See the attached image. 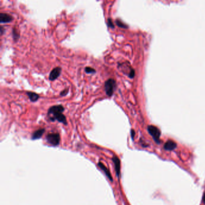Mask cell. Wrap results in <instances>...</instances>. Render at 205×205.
Here are the masks:
<instances>
[{"label":"cell","mask_w":205,"mask_h":205,"mask_svg":"<svg viewBox=\"0 0 205 205\" xmlns=\"http://www.w3.org/2000/svg\"><path fill=\"white\" fill-rule=\"evenodd\" d=\"M107 24H108V26L109 27L111 28H114V25L113 24V20L111 18H108V20H107Z\"/></svg>","instance_id":"15"},{"label":"cell","mask_w":205,"mask_h":205,"mask_svg":"<svg viewBox=\"0 0 205 205\" xmlns=\"http://www.w3.org/2000/svg\"><path fill=\"white\" fill-rule=\"evenodd\" d=\"M177 147V144L173 140H168L164 145V148L167 151H172Z\"/></svg>","instance_id":"7"},{"label":"cell","mask_w":205,"mask_h":205,"mask_svg":"<svg viewBox=\"0 0 205 205\" xmlns=\"http://www.w3.org/2000/svg\"><path fill=\"white\" fill-rule=\"evenodd\" d=\"M85 72L87 73H95L96 71H95V69H94L92 67H86L85 68Z\"/></svg>","instance_id":"14"},{"label":"cell","mask_w":205,"mask_h":205,"mask_svg":"<svg viewBox=\"0 0 205 205\" xmlns=\"http://www.w3.org/2000/svg\"><path fill=\"white\" fill-rule=\"evenodd\" d=\"M27 94L28 95L29 99L31 102H36L38 100V99L39 98V94H38L36 93H33V92H27Z\"/></svg>","instance_id":"11"},{"label":"cell","mask_w":205,"mask_h":205,"mask_svg":"<svg viewBox=\"0 0 205 205\" xmlns=\"http://www.w3.org/2000/svg\"><path fill=\"white\" fill-rule=\"evenodd\" d=\"M46 140L48 143L54 146L59 144L60 141V136L58 133H51L46 135Z\"/></svg>","instance_id":"4"},{"label":"cell","mask_w":205,"mask_h":205,"mask_svg":"<svg viewBox=\"0 0 205 205\" xmlns=\"http://www.w3.org/2000/svg\"><path fill=\"white\" fill-rule=\"evenodd\" d=\"M115 22H116V24H117V25L119 26V27H121V28H127L128 27H127V25H126L123 22H122V21H121V20H119V19H117L116 20V21H115Z\"/></svg>","instance_id":"12"},{"label":"cell","mask_w":205,"mask_h":205,"mask_svg":"<svg viewBox=\"0 0 205 205\" xmlns=\"http://www.w3.org/2000/svg\"><path fill=\"white\" fill-rule=\"evenodd\" d=\"M65 110L64 107L61 105H54L49 108L48 111V116L51 121H55L57 120L58 122L67 125L66 118L65 115L63 114Z\"/></svg>","instance_id":"1"},{"label":"cell","mask_w":205,"mask_h":205,"mask_svg":"<svg viewBox=\"0 0 205 205\" xmlns=\"http://www.w3.org/2000/svg\"><path fill=\"white\" fill-rule=\"evenodd\" d=\"M113 162L114 164L115 170L116 172V175L118 177H119L120 174V161L117 156H114L112 158Z\"/></svg>","instance_id":"6"},{"label":"cell","mask_w":205,"mask_h":205,"mask_svg":"<svg viewBox=\"0 0 205 205\" xmlns=\"http://www.w3.org/2000/svg\"><path fill=\"white\" fill-rule=\"evenodd\" d=\"M148 131L150 135L153 137L154 140L155 141L156 143H160V136H161V131L157 127L153 125H150L148 127Z\"/></svg>","instance_id":"3"},{"label":"cell","mask_w":205,"mask_h":205,"mask_svg":"<svg viewBox=\"0 0 205 205\" xmlns=\"http://www.w3.org/2000/svg\"><path fill=\"white\" fill-rule=\"evenodd\" d=\"M134 75H135V71H134V69H131V71H130V72H129V76L130 78H133V77L134 76Z\"/></svg>","instance_id":"17"},{"label":"cell","mask_w":205,"mask_h":205,"mask_svg":"<svg viewBox=\"0 0 205 205\" xmlns=\"http://www.w3.org/2000/svg\"><path fill=\"white\" fill-rule=\"evenodd\" d=\"M12 20L13 17L11 15L3 13L0 14V22L1 23H8L11 22Z\"/></svg>","instance_id":"8"},{"label":"cell","mask_w":205,"mask_h":205,"mask_svg":"<svg viewBox=\"0 0 205 205\" xmlns=\"http://www.w3.org/2000/svg\"><path fill=\"white\" fill-rule=\"evenodd\" d=\"M68 91H69V90H68V88L65 89V90H63V91L60 93V96H66V94H67V93H68Z\"/></svg>","instance_id":"16"},{"label":"cell","mask_w":205,"mask_h":205,"mask_svg":"<svg viewBox=\"0 0 205 205\" xmlns=\"http://www.w3.org/2000/svg\"><path fill=\"white\" fill-rule=\"evenodd\" d=\"M45 129H39L38 130L36 131L32 135V136H31V138H32V140H37V139H39V138H40L42 136L43 134H44L45 132Z\"/></svg>","instance_id":"10"},{"label":"cell","mask_w":205,"mask_h":205,"mask_svg":"<svg viewBox=\"0 0 205 205\" xmlns=\"http://www.w3.org/2000/svg\"><path fill=\"white\" fill-rule=\"evenodd\" d=\"M202 200H203V203L205 204V191L203 194V198H202Z\"/></svg>","instance_id":"19"},{"label":"cell","mask_w":205,"mask_h":205,"mask_svg":"<svg viewBox=\"0 0 205 205\" xmlns=\"http://www.w3.org/2000/svg\"><path fill=\"white\" fill-rule=\"evenodd\" d=\"M135 131L134 130H131V137H132V139H134V137L135 136Z\"/></svg>","instance_id":"18"},{"label":"cell","mask_w":205,"mask_h":205,"mask_svg":"<svg viewBox=\"0 0 205 205\" xmlns=\"http://www.w3.org/2000/svg\"><path fill=\"white\" fill-rule=\"evenodd\" d=\"M13 37L15 40H17L19 38V34L15 28H13Z\"/></svg>","instance_id":"13"},{"label":"cell","mask_w":205,"mask_h":205,"mask_svg":"<svg viewBox=\"0 0 205 205\" xmlns=\"http://www.w3.org/2000/svg\"><path fill=\"white\" fill-rule=\"evenodd\" d=\"M61 72V67H57L53 70H52V71L51 72L49 76V79L50 81H54L56 79L58 78L60 75Z\"/></svg>","instance_id":"5"},{"label":"cell","mask_w":205,"mask_h":205,"mask_svg":"<svg viewBox=\"0 0 205 205\" xmlns=\"http://www.w3.org/2000/svg\"><path fill=\"white\" fill-rule=\"evenodd\" d=\"M116 86V82L113 79H108L107 81L105 82V91L107 94V95L108 96H112L114 93V90Z\"/></svg>","instance_id":"2"},{"label":"cell","mask_w":205,"mask_h":205,"mask_svg":"<svg viewBox=\"0 0 205 205\" xmlns=\"http://www.w3.org/2000/svg\"><path fill=\"white\" fill-rule=\"evenodd\" d=\"M98 165H99V167L100 168H101V169L103 170V171L105 173V174L106 175V176L108 177L110 181H113V177H112V176H111V173L109 172V170L106 167V166H105V165H103V163L101 162H99L98 163Z\"/></svg>","instance_id":"9"}]
</instances>
